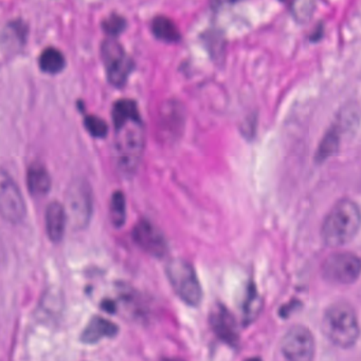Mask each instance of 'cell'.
<instances>
[{
    "mask_svg": "<svg viewBox=\"0 0 361 361\" xmlns=\"http://www.w3.org/2000/svg\"><path fill=\"white\" fill-rule=\"evenodd\" d=\"M115 155L118 168L123 174L136 172L145 152V134L140 114L114 119Z\"/></svg>",
    "mask_w": 361,
    "mask_h": 361,
    "instance_id": "cell-1",
    "label": "cell"
},
{
    "mask_svg": "<svg viewBox=\"0 0 361 361\" xmlns=\"http://www.w3.org/2000/svg\"><path fill=\"white\" fill-rule=\"evenodd\" d=\"M360 227V211L358 204L350 200L338 202L325 217L322 225L323 242L336 248L343 246L358 233Z\"/></svg>",
    "mask_w": 361,
    "mask_h": 361,
    "instance_id": "cell-2",
    "label": "cell"
},
{
    "mask_svg": "<svg viewBox=\"0 0 361 361\" xmlns=\"http://www.w3.org/2000/svg\"><path fill=\"white\" fill-rule=\"evenodd\" d=\"M321 329L334 345L348 348L359 338L358 317L354 307L346 302H336L325 310Z\"/></svg>",
    "mask_w": 361,
    "mask_h": 361,
    "instance_id": "cell-3",
    "label": "cell"
},
{
    "mask_svg": "<svg viewBox=\"0 0 361 361\" xmlns=\"http://www.w3.org/2000/svg\"><path fill=\"white\" fill-rule=\"evenodd\" d=\"M166 278L179 299L189 306L200 305L202 286L191 263L183 259H173L166 266Z\"/></svg>",
    "mask_w": 361,
    "mask_h": 361,
    "instance_id": "cell-4",
    "label": "cell"
},
{
    "mask_svg": "<svg viewBox=\"0 0 361 361\" xmlns=\"http://www.w3.org/2000/svg\"><path fill=\"white\" fill-rule=\"evenodd\" d=\"M360 268V259L354 253H334L325 259L322 276L333 284L350 285L358 280Z\"/></svg>",
    "mask_w": 361,
    "mask_h": 361,
    "instance_id": "cell-5",
    "label": "cell"
},
{
    "mask_svg": "<svg viewBox=\"0 0 361 361\" xmlns=\"http://www.w3.org/2000/svg\"><path fill=\"white\" fill-rule=\"evenodd\" d=\"M102 58L109 82L116 87L126 85L134 64L123 47L115 39H106L102 45Z\"/></svg>",
    "mask_w": 361,
    "mask_h": 361,
    "instance_id": "cell-6",
    "label": "cell"
},
{
    "mask_svg": "<svg viewBox=\"0 0 361 361\" xmlns=\"http://www.w3.org/2000/svg\"><path fill=\"white\" fill-rule=\"evenodd\" d=\"M280 350L287 360H312L316 352V343L312 331L302 325L291 327L281 340Z\"/></svg>",
    "mask_w": 361,
    "mask_h": 361,
    "instance_id": "cell-7",
    "label": "cell"
},
{
    "mask_svg": "<svg viewBox=\"0 0 361 361\" xmlns=\"http://www.w3.org/2000/svg\"><path fill=\"white\" fill-rule=\"evenodd\" d=\"M0 215L12 224L26 216V204L20 188L5 171L0 170Z\"/></svg>",
    "mask_w": 361,
    "mask_h": 361,
    "instance_id": "cell-8",
    "label": "cell"
},
{
    "mask_svg": "<svg viewBox=\"0 0 361 361\" xmlns=\"http://www.w3.org/2000/svg\"><path fill=\"white\" fill-rule=\"evenodd\" d=\"M66 213L73 227L80 229L87 226L92 213V195L87 183L78 180L71 185Z\"/></svg>",
    "mask_w": 361,
    "mask_h": 361,
    "instance_id": "cell-9",
    "label": "cell"
},
{
    "mask_svg": "<svg viewBox=\"0 0 361 361\" xmlns=\"http://www.w3.org/2000/svg\"><path fill=\"white\" fill-rule=\"evenodd\" d=\"M133 238L142 250L153 257H162L168 252L166 238L151 221H139L133 230Z\"/></svg>",
    "mask_w": 361,
    "mask_h": 361,
    "instance_id": "cell-10",
    "label": "cell"
},
{
    "mask_svg": "<svg viewBox=\"0 0 361 361\" xmlns=\"http://www.w3.org/2000/svg\"><path fill=\"white\" fill-rule=\"evenodd\" d=\"M211 325L216 335L229 344H235L238 334L236 323L229 310L223 305H216L211 314Z\"/></svg>",
    "mask_w": 361,
    "mask_h": 361,
    "instance_id": "cell-11",
    "label": "cell"
},
{
    "mask_svg": "<svg viewBox=\"0 0 361 361\" xmlns=\"http://www.w3.org/2000/svg\"><path fill=\"white\" fill-rule=\"evenodd\" d=\"M67 219L66 209L60 202H54L48 204L45 217L46 231L52 242L59 243L62 240Z\"/></svg>",
    "mask_w": 361,
    "mask_h": 361,
    "instance_id": "cell-12",
    "label": "cell"
},
{
    "mask_svg": "<svg viewBox=\"0 0 361 361\" xmlns=\"http://www.w3.org/2000/svg\"><path fill=\"white\" fill-rule=\"evenodd\" d=\"M119 329L115 323L102 317H94L88 322L81 335L84 343L92 344L102 340L103 338L115 337Z\"/></svg>",
    "mask_w": 361,
    "mask_h": 361,
    "instance_id": "cell-13",
    "label": "cell"
},
{
    "mask_svg": "<svg viewBox=\"0 0 361 361\" xmlns=\"http://www.w3.org/2000/svg\"><path fill=\"white\" fill-rule=\"evenodd\" d=\"M29 191L35 197H43L49 193L51 189V177L45 166L35 162L28 169L27 174Z\"/></svg>",
    "mask_w": 361,
    "mask_h": 361,
    "instance_id": "cell-14",
    "label": "cell"
},
{
    "mask_svg": "<svg viewBox=\"0 0 361 361\" xmlns=\"http://www.w3.org/2000/svg\"><path fill=\"white\" fill-rule=\"evenodd\" d=\"M152 31L157 39L166 43H176L180 39V32L170 18L157 16L152 23Z\"/></svg>",
    "mask_w": 361,
    "mask_h": 361,
    "instance_id": "cell-15",
    "label": "cell"
},
{
    "mask_svg": "<svg viewBox=\"0 0 361 361\" xmlns=\"http://www.w3.org/2000/svg\"><path fill=\"white\" fill-rule=\"evenodd\" d=\"M39 66L44 73H58L63 71L65 66V59L59 50L48 48L44 50L39 58Z\"/></svg>",
    "mask_w": 361,
    "mask_h": 361,
    "instance_id": "cell-16",
    "label": "cell"
},
{
    "mask_svg": "<svg viewBox=\"0 0 361 361\" xmlns=\"http://www.w3.org/2000/svg\"><path fill=\"white\" fill-rule=\"evenodd\" d=\"M111 221L115 227H121L126 219V200L122 192L114 193L111 200Z\"/></svg>",
    "mask_w": 361,
    "mask_h": 361,
    "instance_id": "cell-17",
    "label": "cell"
},
{
    "mask_svg": "<svg viewBox=\"0 0 361 361\" xmlns=\"http://www.w3.org/2000/svg\"><path fill=\"white\" fill-rule=\"evenodd\" d=\"M338 145H339V135H338L337 130L334 128H331V130L327 133L326 136L323 138L320 147H319L316 159L318 160V161H323V160L326 159L329 156L336 153Z\"/></svg>",
    "mask_w": 361,
    "mask_h": 361,
    "instance_id": "cell-18",
    "label": "cell"
},
{
    "mask_svg": "<svg viewBox=\"0 0 361 361\" xmlns=\"http://www.w3.org/2000/svg\"><path fill=\"white\" fill-rule=\"evenodd\" d=\"M259 304H261V300L257 295V289H255V285L251 284V286H249L248 295H247L244 304L245 322L250 323L251 321L257 318L259 312Z\"/></svg>",
    "mask_w": 361,
    "mask_h": 361,
    "instance_id": "cell-19",
    "label": "cell"
},
{
    "mask_svg": "<svg viewBox=\"0 0 361 361\" xmlns=\"http://www.w3.org/2000/svg\"><path fill=\"white\" fill-rule=\"evenodd\" d=\"M316 0H293V14L295 20L306 23L314 13Z\"/></svg>",
    "mask_w": 361,
    "mask_h": 361,
    "instance_id": "cell-20",
    "label": "cell"
},
{
    "mask_svg": "<svg viewBox=\"0 0 361 361\" xmlns=\"http://www.w3.org/2000/svg\"><path fill=\"white\" fill-rule=\"evenodd\" d=\"M85 128L92 136L97 138H103L109 132L106 122L96 116H88L85 118Z\"/></svg>",
    "mask_w": 361,
    "mask_h": 361,
    "instance_id": "cell-21",
    "label": "cell"
},
{
    "mask_svg": "<svg viewBox=\"0 0 361 361\" xmlns=\"http://www.w3.org/2000/svg\"><path fill=\"white\" fill-rule=\"evenodd\" d=\"M126 22L123 18L119 16H111L103 23V28L105 32L109 35H118L126 29Z\"/></svg>",
    "mask_w": 361,
    "mask_h": 361,
    "instance_id": "cell-22",
    "label": "cell"
},
{
    "mask_svg": "<svg viewBox=\"0 0 361 361\" xmlns=\"http://www.w3.org/2000/svg\"><path fill=\"white\" fill-rule=\"evenodd\" d=\"M234 1H238V0H211V4H212L213 7L219 8L228 5V4L234 3Z\"/></svg>",
    "mask_w": 361,
    "mask_h": 361,
    "instance_id": "cell-23",
    "label": "cell"
},
{
    "mask_svg": "<svg viewBox=\"0 0 361 361\" xmlns=\"http://www.w3.org/2000/svg\"><path fill=\"white\" fill-rule=\"evenodd\" d=\"M281 1H284V0H281Z\"/></svg>",
    "mask_w": 361,
    "mask_h": 361,
    "instance_id": "cell-24",
    "label": "cell"
}]
</instances>
